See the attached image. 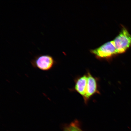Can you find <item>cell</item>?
<instances>
[{"label":"cell","instance_id":"cell-1","mask_svg":"<svg viewBox=\"0 0 131 131\" xmlns=\"http://www.w3.org/2000/svg\"><path fill=\"white\" fill-rule=\"evenodd\" d=\"M30 63L34 68L44 71L51 70L57 63L56 60L52 56L42 54L34 56Z\"/></svg>","mask_w":131,"mask_h":131},{"label":"cell","instance_id":"cell-2","mask_svg":"<svg viewBox=\"0 0 131 131\" xmlns=\"http://www.w3.org/2000/svg\"><path fill=\"white\" fill-rule=\"evenodd\" d=\"M113 41L117 54L124 53L131 47V35L123 26L118 35Z\"/></svg>","mask_w":131,"mask_h":131},{"label":"cell","instance_id":"cell-3","mask_svg":"<svg viewBox=\"0 0 131 131\" xmlns=\"http://www.w3.org/2000/svg\"><path fill=\"white\" fill-rule=\"evenodd\" d=\"M86 73L88 76L86 96L83 99L85 104L87 105L93 96L96 94H100V92L99 78L93 76L89 71H88Z\"/></svg>","mask_w":131,"mask_h":131},{"label":"cell","instance_id":"cell-4","mask_svg":"<svg viewBox=\"0 0 131 131\" xmlns=\"http://www.w3.org/2000/svg\"><path fill=\"white\" fill-rule=\"evenodd\" d=\"M91 51L100 58H109L117 54L113 41L106 42L98 48L91 50Z\"/></svg>","mask_w":131,"mask_h":131},{"label":"cell","instance_id":"cell-5","mask_svg":"<svg viewBox=\"0 0 131 131\" xmlns=\"http://www.w3.org/2000/svg\"><path fill=\"white\" fill-rule=\"evenodd\" d=\"M74 81L75 85L73 88L70 89V91L78 93L84 99L86 94L87 86L88 76L86 73L77 77Z\"/></svg>","mask_w":131,"mask_h":131},{"label":"cell","instance_id":"cell-6","mask_svg":"<svg viewBox=\"0 0 131 131\" xmlns=\"http://www.w3.org/2000/svg\"><path fill=\"white\" fill-rule=\"evenodd\" d=\"M64 131H83L80 128L78 121L75 120L65 128Z\"/></svg>","mask_w":131,"mask_h":131}]
</instances>
